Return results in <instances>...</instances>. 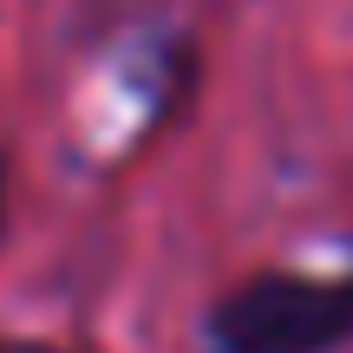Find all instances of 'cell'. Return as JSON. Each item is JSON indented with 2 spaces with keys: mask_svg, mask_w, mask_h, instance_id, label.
I'll use <instances>...</instances> for the list:
<instances>
[{
  "mask_svg": "<svg viewBox=\"0 0 353 353\" xmlns=\"http://www.w3.org/2000/svg\"><path fill=\"white\" fill-rule=\"evenodd\" d=\"M210 353H341L353 347V275L255 268L203 307Z\"/></svg>",
  "mask_w": 353,
  "mask_h": 353,
  "instance_id": "6da1fadb",
  "label": "cell"
},
{
  "mask_svg": "<svg viewBox=\"0 0 353 353\" xmlns=\"http://www.w3.org/2000/svg\"><path fill=\"white\" fill-rule=\"evenodd\" d=\"M7 210H13V157L0 144V236H7Z\"/></svg>",
  "mask_w": 353,
  "mask_h": 353,
  "instance_id": "7a4b0ae2",
  "label": "cell"
},
{
  "mask_svg": "<svg viewBox=\"0 0 353 353\" xmlns=\"http://www.w3.org/2000/svg\"><path fill=\"white\" fill-rule=\"evenodd\" d=\"M0 353H65V347H52V341H26V334H7V341H0Z\"/></svg>",
  "mask_w": 353,
  "mask_h": 353,
  "instance_id": "3957f363",
  "label": "cell"
}]
</instances>
